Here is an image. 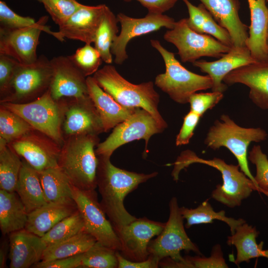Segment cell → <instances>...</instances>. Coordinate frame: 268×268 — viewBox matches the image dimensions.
Masks as SVG:
<instances>
[{
  "label": "cell",
  "instance_id": "52",
  "mask_svg": "<svg viewBox=\"0 0 268 268\" xmlns=\"http://www.w3.org/2000/svg\"><path fill=\"white\" fill-rule=\"evenodd\" d=\"M267 45L268 50V29H267Z\"/></svg>",
  "mask_w": 268,
  "mask_h": 268
},
{
  "label": "cell",
  "instance_id": "36",
  "mask_svg": "<svg viewBox=\"0 0 268 268\" xmlns=\"http://www.w3.org/2000/svg\"><path fill=\"white\" fill-rule=\"evenodd\" d=\"M85 230L83 218L77 210L54 226L41 239L46 247L72 237Z\"/></svg>",
  "mask_w": 268,
  "mask_h": 268
},
{
  "label": "cell",
  "instance_id": "35",
  "mask_svg": "<svg viewBox=\"0 0 268 268\" xmlns=\"http://www.w3.org/2000/svg\"><path fill=\"white\" fill-rule=\"evenodd\" d=\"M117 16L107 7L97 30L93 43L104 62L111 64L113 61L111 48L119 31Z\"/></svg>",
  "mask_w": 268,
  "mask_h": 268
},
{
  "label": "cell",
  "instance_id": "8",
  "mask_svg": "<svg viewBox=\"0 0 268 268\" xmlns=\"http://www.w3.org/2000/svg\"><path fill=\"white\" fill-rule=\"evenodd\" d=\"M14 112L34 129L47 135L61 146L65 141L63 124L67 107L66 98L54 99L49 89L36 99L27 103H0Z\"/></svg>",
  "mask_w": 268,
  "mask_h": 268
},
{
  "label": "cell",
  "instance_id": "25",
  "mask_svg": "<svg viewBox=\"0 0 268 268\" xmlns=\"http://www.w3.org/2000/svg\"><path fill=\"white\" fill-rule=\"evenodd\" d=\"M267 0H248L251 15L249 37L246 46L257 62H268L267 45L268 8Z\"/></svg>",
  "mask_w": 268,
  "mask_h": 268
},
{
  "label": "cell",
  "instance_id": "17",
  "mask_svg": "<svg viewBox=\"0 0 268 268\" xmlns=\"http://www.w3.org/2000/svg\"><path fill=\"white\" fill-rule=\"evenodd\" d=\"M50 63L52 74L49 90L54 99H79L89 97L86 77L74 66L68 56L53 57Z\"/></svg>",
  "mask_w": 268,
  "mask_h": 268
},
{
  "label": "cell",
  "instance_id": "18",
  "mask_svg": "<svg viewBox=\"0 0 268 268\" xmlns=\"http://www.w3.org/2000/svg\"><path fill=\"white\" fill-rule=\"evenodd\" d=\"M105 4H82L55 32V37L61 42L64 38L78 40L85 44L94 42L97 30L107 8Z\"/></svg>",
  "mask_w": 268,
  "mask_h": 268
},
{
  "label": "cell",
  "instance_id": "2",
  "mask_svg": "<svg viewBox=\"0 0 268 268\" xmlns=\"http://www.w3.org/2000/svg\"><path fill=\"white\" fill-rule=\"evenodd\" d=\"M99 143L98 135L89 134L65 137L61 146L58 166L79 189L94 190L97 187L98 157L95 147Z\"/></svg>",
  "mask_w": 268,
  "mask_h": 268
},
{
  "label": "cell",
  "instance_id": "41",
  "mask_svg": "<svg viewBox=\"0 0 268 268\" xmlns=\"http://www.w3.org/2000/svg\"><path fill=\"white\" fill-rule=\"evenodd\" d=\"M249 160L255 164L256 174L254 178L258 187L257 191L268 189V158L260 145H255L249 153Z\"/></svg>",
  "mask_w": 268,
  "mask_h": 268
},
{
  "label": "cell",
  "instance_id": "51",
  "mask_svg": "<svg viewBox=\"0 0 268 268\" xmlns=\"http://www.w3.org/2000/svg\"><path fill=\"white\" fill-rule=\"evenodd\" d=\"M260 192L263 193L268 198V189L261 190Z\"/></svg>",
  "mask_w": 268,
  "mask_h": 268
},
{
  "label": "cell",
  "instance_id": "44",
  "mask_svg": "<svg viewBox=\"0 0 268 268\" xmlns=\"http://www.w3.org/2000/svg\"><path fill=\"white\" fill-rule=\"evenodd\" d=\"M223 97V93L220 92L194 93L189 100L190 110L202 117L206 111L212 109L218 104Z\"/></svg>",
  "mask_w": 268,
  "mask_h": 268
},
{
  "label": "cell",
  "instance_id": "23",
  "mask_svg": "<svg viewBox=\"0 0 268 268\" xmlns=\"http://www.w3.org/2000/svg\"><path fill=\"white\" fill-rule=\"evenodd\" d=\"M10 268H28L40 262L46 248L41 237L25 228L9 234Z\"/></svg>",
  "mask_w": 268,
  "mask_h": 268
},
{
  "label": "cell",
  "instance_id": "26",
  "mask_svg": "<svg viewBox=\"0 0 268 268\" xmlns=\"http://www.w3.org/2000/svg\"><path fill=\"white\" fill-rule=\"evenodd\" d=\"M77 210L75 202H47L28 213L25 229L42 237L60 221Z\"/></svg>",
  "mask_w": 268,
  "mask_h": 268
},
{
  "label": "cell",
  "instance_id": "9",
  "mask_svg": "<svg viewBox=\"0 0 268 268\" xmlns=\"http://www.w3.org/2000/svg\"><path fill=\"white\" fill-rule=\"evenodd\" d=\"M52 69L44 55L29 65L20 64L4 91L0 94V103H27L38 98L50 86Z\"/></svg>",
  "mask_w": 268,
  "mask_h": 268
},
{
  "label": "cell",
  "instance_id": "46",
  "mask_svg": "<svg viewBox=\"0 0 268 268\" xmlns=\"http://www.w3.org/2000/svg\"><path fill=\"white\" fill-rule=\"evenodd\" d=\"M19 64L14 59L0 54V94L7 88Z\"/></svg>",
  "mask_w": 268,
  "mask_h": 268
},
{
  "label": "cell",
  "instance_id": "13",
  "mask_svg": "<svg viewBox=\"0 0 268 268\" xmlns=\"http://www.w3.org/2000/svg\"><path fill=\"white\" fill-rule=\"evenodd\" d=\"M48 16L40 18L33 26L19 29L0 28V54L9 56L22 65H29L38 59L36 49L41 32L54 37L55 32L46 25Z\"/></svg>",
  "mask_w": 268,
  "mask_h": 268
},
{
  "label": "cell",
  "instance_id": "11",
  "mask_svg": "<svg viewBox=\"0 0 268 268\" xmlns=\"http://www.w3.org/2000/svg\"><path fill=\"white\" fill-rule=\"evenodd\" d=\"M164 130L146 110L137 108L127 120L117 125L108 137L96 147L97 156L110 157L120 146L135 140L143 139L145 152L151 136Z\"/></svg>",
  "mask_w": 268,
  "mask_h": 268
},
{
  "label": "cell",
  "instance_id": "40",
  "mask_svg": "<svg viewBox=\"0 0 268 268\" xmlns=\"http://www.w3.org/2000/svg\"><path fill=\"white\" fill-rule=\"evenodd\" d=\"M53 21L60 26L65 22L82 4L76 0H42Z\"/></svg>",
  "mask_w": 268,
  "mask_h": 268
},
{
  "label": "cell",
  "instance_id": "34",
  "mask_svg": "<svg viewBox=\"0 0 268 268\" xmlns=\"http://www.w3.org/2000/svg\"><path fill=\"white\" fill-rule=\"evenodd\" d=\"M22 165L20 156L0 137V188L15 192Z\"/></svg>",
  "mask_w": 268,
  "mask_h": 268
},
{
  "label": "cell",
  "instance_id": "48",
  "mask_svg": "<svg viewBox=\"0 0 268 268\" xmlns=\"http://www.w3.org/2000/svg\"><path fill=\"white\" fill-rule=\"evenodd\" d=\"M131 2L133 0H123ZM145 7L148 12L163 14L172 8L178 0H135Z\"/></svg>",
  "mask_w": 268,
  "mask_h": 268
},
{
  "label": "cell",
  "instance_id": "28",
  "mask_svg": "<svg viewBox=\"0 0 268 268\" xmlns=\"http://www.w3.org/2000/svg\"><path fill=\"white\" fill-rule=\"evenodd\" d=\"M28 213L16 192L0 190V228L3 235L25 228Z\"/></svg>",
  "mask_w": 268,
  "mask_h": 268
},
{
  "label": "cell",
  "instance_id": "47",
  "mask_svg": "<svg viewBox=\"0 0 268 268\" xmlns=\"http://www.w3.org/2000/svg\"><path fill=\"white\" fill-rule=\"evenodd\" d=\"M82 254L56 259L49 261H41L32 266L34 268H80Z\"/></svg>",
  "mask_w": 268,
  "mask_h": 268
},
{
  "label": "cell",
  "instance_id": "6",
  "mask_svg": "<svg viewBox=\"0 0 268 268\" xmlns=\"http://www.w3.org/2000/svg\"><path fill=\"white\" fill-rule=\"evenodd\" d=\"M151 46L162 56L165 72L156 76L155 84L177 103H189L190 97L198 91L212 88V81L208 75L194 73L176 59L175 54L168 51L157 40L150 41Z\"/></svg>",
  "mask_w": 268,
  "mask_h": 268
},
{
  "label": "cell",
  "instance_id": "19",
  "mask_svg": "<svg viewBox=\"0 0 268 268\" xmlns=\"http://www.w3.org/2000/svg\"><path fill=\"white\" fill-rule=\"evenodd\" d=\"M67 107L63 124L65 137L83 134H97L104 132L100 117L90 97L66 98Z\"/></svg>",
  "mask_w": 268,
  "mask_h": 268
},
{
  "label": "cell",
  "instance_id": "30",
  "mask_svg": "<svg viewBox=\"0 0 268 268\" xmlns=\"http://www.w3.org/2000/svg\"><path fill=\"white\" fill-rule=\"evenodd\" d=\"M182 0L188 8L189 17L187 18V23L191 29L200 34L210 35L223 44L233 47L228 31L215 20L202 3L197 6L189 0Z\"/></svg>",
  "mask_w": 268,
  "mask_h": 268
},
{
  "label": "cell",
  "instance_id": "37",
  "mask_svg": "<svg viewBox=\"0 0 268 268\" xmlns=\"http://www.w3.org/2000/svg\"><path fill=\"white\" fill-rule=\"evenodd\" d=\"M34 128L21 116L0 105V137L8 143Z\"/></svg>",
  "mask_w": 268,
  "mask_h": 268
},
{
  "label": "cell",
  "instance_id": "32",
  "mask_svg": "<svg viewBox=\"0 0 268 268\" xmlns=\"http://www.w3.org/2000/svg\"><path fill=\"white\" fill-rule=\"evenodd\" d=\"M96 239L85 230L72 237L46 247L41 261H49L83 254Z\"/></svg>",
  "mask_w": 268,
  "mask_h": 268
},
{
  "label": "cell",
  "instance_id": "12",
  "mask_svg": "<svg viewBox=\"0 0 268 268\" xmlns=\"http://www.w3.org/2000/svg\"><path fill=\"white\" fill-rule=\"evenodd\" d=\"M72 198L84 221L85 231L100 244L120 251L121 243L106 217L95 190H82L71 185Z\"/></svg>",
  "mask_w": 268,
  "mask_h": 268
},
{
  "label": "cell",
  "instance_id": "7",
  "mask_svg": "<svg viewBox=\"0 0 268 268\" xmlns=\"http://www.w3.org/2000/svg\"><path fill=\"white\" fill-rule=\"evenodd\" d=\"M220 120L216 121L210 128L204 143L213 150L225 147L230 151L237 159L241 171L255 183L258 190L254 176L249 168L248 147L252 142L265 140L267 132L260 128L241 127L226 114L221 116Z\"/></svg>",
  "mask_w": 268,
  "mask_h": 268
},
{
  "label": "cell",
  "instance_id": "29",
  "mask_svg": "<svg viewBox=\"0 0 268 268\" xmlns=\"http://www.w3.org/2000/svg\"><path fill=\"white\" fill-rule=\"evenodd\" d=\"M15 192L18 194L28 213L48 202L37 171L24 160H22Z\"/></svg>",
  "mask_w": 268,
  "mask_h": 268
},
{
  "label": "cell",
  "instance_id": "15",
  "mask_svg": "<svg viewBox=\"0 0 268 268\" xmlns=\"http://www.w3.org/2000/svg\"><path fill=\"white\" fill-rule=\"evenodd\" d=\"M8 144L37 171L58 166L61 146L38 130L33 129Z\"/></svg>",
  "mask_w": 268,
  "mask_h": 268
},
{
  "label": "cell",
  "instance_id": "31",
  "mask_svg": "<svg viewBox=\"0 0 268 268\" xmlns=\"http://www.w3.org/2000/svg\"><path fill=\"white\" fill-rule=\"evenodd\" d=\"M45 199L48 202H74L71 184L59 167L37 171Z\"/></svg>",
  "mask_w": 268,
  "mask_h": 268
},
{
  "label": "cell",
  "instance_id": "24",
  "mask_svg": "<svg viewBox=\"0 0 268 268\" xmlns=\"http://www.w3.org/2000/svg\"><path fill=\"white\" fill-rule=\"evenodd\" d=\"M86 82L89 96L100 117L104 132L127 120L137 108L120 105L97 84L93 76L87 77Z\"/></svg>",
  "mask_w": 268,
  "mask_h": 268
},
{
  "label": "cell",
  "instance_id": "50",
  "mask_svg": "<svg viewBox=\"0 0 268 268\" xmlns=\"http://www.w3.org/2000/svg\"><path fill=\"white\" fill-rule=\"evenodd\" d=\"M9 247V240L8 242L5 240L1 243L0 249V268H3L5 267L6 262V256L8 248Z\"/></svg>",
  "mask_w": 268,
  "mask_h": 268
},
{
  "label": "cell",
  "instance_id": "4",
  "mask_svg": "<svg viewBox=\"0 0 268 268\" xmlns=\"http://www.w3.org/2000/svg\"><path fill=\"white\" fill-rule=\"evenodd\" d=\"M194 163L207 165L221 173L223 183L216 186L211 193V197L229 207L240 206L242 201L248 198L253 191H257L255 183L239 170L238 165L228 164L218 158L203 159L190 150L184 151L178 157L175 163L173 171L179 174L182 169Z\"/></svg>",
  "mask_w": 268,
  "mask_h": 268
},
{
  "label": "cell",
  "instance_id": "20",
  "mask_svg": "<svg viewBox=\"0 0 268 268\" xmlns=\"http://www.w3.org/2000/svg\"><path fill=\"white\" fill-rule=\"evenodd\" d=\"M223 81L228 85L242 83L247 86L252 102L261 109H268V62L238 67L226 75Z\"/></svg>",
  "mask_w": 268,
  "mask_h": 268
},
{
  "label": "cell",
  "instance_id": "5",
  "mask_svg": "<svg viewBox=\"0 0 268 268\" xmlns=\"http://www.w3.org/2000/svg\"><path fill=\"white\" fill-rule=\"evenodd\" d=\"M169 207V216L163 230L149 242V256L158 260L161 267L183 268L185 258L181 255L182 251H192L199 255L201 253L185 231L184 219L176 197L170 200Z\"/></svg>",
  "mask_w": 268,
  "mask_h": 268
},
{
  "label": "cell",
  "instance_id": "53",
  "mask_svg": "<svg viewBox=\"0 0 268 268\" xmlns=\"http://www.w3.org/2000/svg\"><path fill=\"white\" fill-rule=\"evenodd\" d=\"M38 0V1H39V2H41V1H42V0Z\"/></svg>",
  "mask_w": 268,
  "mask_h": 268
},
{
  "label": "cell",
  "instance_id": "3",
  "mask_svg": "<svg viewBox=\"0 0 268 268\" xmlns=\"http://www.w3.org/2000/svg\"><path fill=\"white\" fill-rule=\"evenodd\" d=\"M97 84L124 107L140 108L148 111L164 130L167 124L158 110L159 95L152 81L139 84L124 78L110 64L98 69L93 76Z\"/></svg>",
  "mask_w": 268,
  "mask_h": 268
},
{
  "label": "cell",
  "instance_id": "39",
  "mask_svg": "<svg viewBox=\"0 0 268 268\" xmlns=\"http://www.w3.org/2000/svg\"><path fill=\"white\" fill-rule=\"evenodd\" d=\"M68 57L86 77L94 74L103 62L99 52L89 44L78 48L73 54Z\"/></svg>",
  "mask_w": 268,
  "mask_h": 268
},
{
  "label": "cell",
  "instance_id": "42",
  "mask_svg": "<svg viewBox=\"0 0 268 268\" xmlns=\"http://www.w3.org/2000/svg\"><path fill=\"white\" fill-rule=\"evenodd\" d=\"M186 268H228L223 257L221 246L217 244L213 247L211 255L204 257L201 255L185 257Z\"/></svg>",
  "mask_w": 268,
  "mask_h": 268
},
{
  "label": "cell",
  "instance_id": "43",
  "mask_svg": "<svg viewBox=\"0 0 268 268\" xmlns=\"http://www.w3.org/2000/svg\"><path fill=\"white\" fill-rule=\"evenodd\" d=\"M0 28L14 29L32 26L37 22L32 17L17 14L4 1L0 0Z\"/></svg>",
  "mask_w": 268,
  "mask_h": 268
},
{
  "label": "cell",
  "instance_id": "21",
  "mask_svg": "<svg viewBox=\"0 0 268 268\" xmlns=\"http://www.w3.org/2000/svg\"><path fill=\"white\" fill-rule=\"evenodd\" d=\"M257 62L247 46L232 47L219 60L213 62L196 61L193 65L206 73L212 81V91L223 93L227 88L223 83L224 77L230 71L244 65Z\"/></svg>",
  "mask_w": 268,
  "mask_h": 268
},
{
  "label": "cell",
  "instance_id": "49",
  "mask_svg": "<svg viewBox=\"0 0 268 268\" xmlns=\"http://www.w3.org/2000/svg\"><path fill=\"white\" fill-rule=\"evenodd\" d=\"M118 268H157L159 262L156 259L149 256L147 259L141 262H134L124 257L119 251H117Z\"/></svg>",
  "mask_w": 268,
  "mask_h": 268
},
{
  "label": "cell",
  "instance_id": "1",
  "mask_svg": "<svg viewBox=\"0 0 268 268\" xmlns=\"http://www.w3.org/2000/svg\"><path fill=\"white\" fill-rule=\"evenodd\" d=\"M98 157L97 187L101 197L100 203L115 230L137 218L125 207V197L140 184L156 177L158 173L144 174L129 171L114 166L110 157Z\"/></svg>",
  "mask_w": 268,
  "mask_h": 268
},
{
  "label": "cell",
  "instance_id": "33",
  "mask_svg": "<svg viewBox=\"0 0 268 268\" xmlns=\"http://www.w3.org/2000/svg\"><path fill=\"white\" fill-rule=\"evenodd\" d=\"M180 211L184 219L186 220L185 227L189 228L196 224L211 223L214 220H218L226 223L233 234L236 228L246 222L242 218L236 219L225 215L223 210L215 211L207 201L202 202L195 208L181 207Z\"/></svg>",
  "mask_w": 268,
  "mask_h": 268
},
{
  "label": "cell",
  "instance_id": "54",
  "mask_svg": "<svg viewBox=\"0 0 268 268\" xmlns=\"http://www.w3.org/2000/svg\"><path fill=\"white\" fill-rule=\"evenodd\" d=\"M267 1H268V0H267Z\"/></svg>",
  "mask_w": 268,
  "mask_h": 268
},
{
  "label": "cell",
  "instance_id": "14",
  "mask_svg": "<svg viewBox=\"0 0 268 268\" xmlns=\"http://www.w3.org/2000/svg\"><path fill=\"white\" fill-rule=\"evenodd\" d=\"M117 18L121 29L112 43L111 52L115 56L114 62L118 65L122 64L128 59L126 47L132 39L162 27L171 29L176 22L173 18L166 15L149 12L142 18H134L119 13Z\"/></svg>",
  "mask_w": 268,
  "mask_h": 268
},
{
  "label": "cell",
  "instance_id": "16",
  "mask_svg": "<svg viewBox=\"0 0 268 268\" xmlns=\"http://www.w3.org/2000/svg\"><path fill=\"white\" fill-rule=\"evenodd\" d=\"M165 223L146 217L139 218L115 230L121 243V254L134 262L147 259L149 242L153 237L161 233Z\"/></svg>",
  "mask_w": 268,
  "mask_h": 268
},
{
  "label": "cell",
  "instance_id": "45",
  "mask_svg": "<svg viewBox=\"0 0 268 268\" xmlns=\"http://www.w3.org/2000/svg\"><path fill=\"white\" fill-rule=\"evenodd\" d=\"M201 117L191 111L185 116L182 126L176 139V145L181 146L188 144L198 125Z\"/></svg>",
  "mask_w": 268,
  "mask_h": 268
},
{
  "label": "cell",
  "instance_id": "10",
  "mask_svg": "<svg viewBox=\"0 0 268 268\" xmlns=\"http://www.w3.org/2000/svg\"><path fill=\"white\" fill-rule=\"evenodd\" d=\"M164 39L173 44L183 63H193L202 57L221 58L232 47L227 46L207 34L191 29L184 18L175 22L174 27L166 31Z\"/></svg>",
  "mask_w": 268,
  "mask_h": 268
},
{
  "label": "cell",
  "instance_id": "22",
  "mask_svg": "<svg viewBox=\"0 0 268 268\" xmlns=\"http://www.w3.org/2000/svg\"><path fill=\"white\" fill-rule=\"evenodd\" d=\"M215 20L229 32L234 47H245L248 27L241 20L239 0H200Z\"/></svg>",
  "mask_w": 268,
  "mask_h": 268
},
{
  "label": "cell",
  "instance_id": "27",
  "mask_svg": "<svg viewBox=\"0 0 268 268\" xmlns=\"http://www.w3.org/2000/svg\"><path fill=\"white\" fill-rule=\"evenodd\" d=\"M259 232L256 227L246 222L239 225L235 232L228 236L227 244L234 246L236 249V258L233 261L239 266L243 262L249 263L252 259L265 257L268 259V250L263 249V242L260 244L257 242Z\"/></svg>",
  "mask_w": 268,
  "mask_h": 268
},
{
  "label": "cell",
  "instance_id": "38",
  "mask_svg": "<svg viewBox=\"0 0 268 268\" xmlns=\"http://www.w3.org/2000/svg\"><path fill=\"white\" fill-rule=\"evenodd\" d=\"M117 251L96 241L83 253L80 268H117Z\"/></svg>",
  "mask_w": 268,
  "mask_h": 268
}]
</instances>
